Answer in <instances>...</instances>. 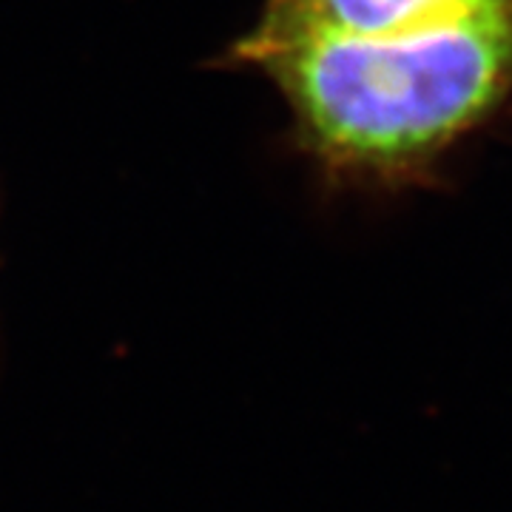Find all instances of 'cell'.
<instances>
[{
    "label": "cell",
    "mask_w": 512,
    "mask_h": 512,
    "mask_svg": "<svg viewBox=\"0 0 512 512\" xmlns=\"http://www.w3.org/2000/svg\"><path fill=\"white\" fill-rule=\"evenodd\" d=\"M274 77L328 163L390 171L450 146L512 86V0L393 35H302L237 46Z\"/></svg>",
    "instance_id": "6da1fadb"
},
{
    "label": "cell",
    "mask_w": 512,
    "mask_h": 512,
    "mask_svg": "<svg viewBox=\"0 0 512 512\" xmlns=\"http://www.w3.org/2000/svg\"><path fill=\"white\" fill-rule=\"evenodd\" d=\"M484 0H265L256 29L237 46L302 35H393L456 18Z\"/></svg>",
    "instance_id": "7a4b0ae2"
}]
</instances>
